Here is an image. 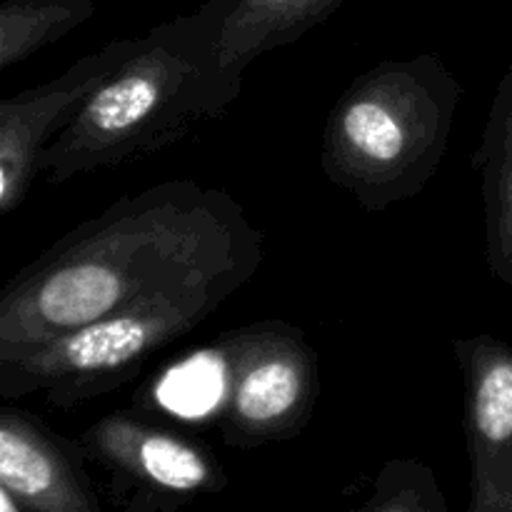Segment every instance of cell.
Here are the masks:
<instances>
[{
  "instance_id": "obj_3",
  "label": "cell",
  "mask_w": 512,
  "mask_h": 512,
  "mask_svg": "<svg viewBox=\"0 0 512 512\" xmlns=\"http://www.w3.org/2000/svg\"><path fill=\"white\" fill-rule=\"evenodd\" d=\"M463 85L438 53L390 58L338 95L320 135V168L368 213L428 188L448 155Z\"/></svg>"
},
{
  "instance_id": "obj_6",
  "label": "cell",
  "mask_w": 512,
  "mask_h": 512,
  "mask_svg": "<svg viewBox=\"0 0 512 512\" xmlns=\"http://www.w3.org/2000/svg\"><path fill=\"white\" fill-rule=\"evenodd\" d=\"M80 443L105 473L110 503L128 512H175L228 485L208 443L130 410L95 420Z\"/></svg>"
},
{
  "instance_id": "obj_7",
  "label": "cell",
  "mask_w": 512,
  "mask_h": 512,
  "mask_svg": "<svg viewBox=\"0 0 512 512\" xmlns=\"http://www.w3.org/2000/svg\"><path fill=\"white\" fill-rule=\"evenodd\" d=\"M135 38H115L35 88L0 100V215L25 203L48 145L73 123L90 95L128 58Z\"/></svg>"
},
{
  "instance_id": "obj_11",
  "label": "cell",
  "mask_w": 512,
  "mask_h": 512,
  "mask_svg": "<svg viewBox=\"0 0 512 512\" xmlns=\"http://www.w3.org/2000/svg\"><path fill=\"white\" fill-rule=\"evenodd\" d=\"M348 0H235L223 30V58L248 68L260 55L295 43Z\"/></svg>"
},
{
  "instance_id": "obj_5",
  "label": "cell",
  "mask_w": 512,
  "mask_h": 512,
  "mask_svg": "<svg viewBox=\"0 0 512 512\" xmlns=\"http://www.w3.org/2000/svg\"><path fill=\"white\" fill-rule=\"evenodd\" d=\"M220 375L215 418L235 450L293 440L320 398V358L303 328L260 320L228 330L205 348Z\"/></svg>"
},
{
  "instance_id": "obj_2",
  "label": "cell",
  "mask_w": 512,
  "mask_h": 512,
  "mask_svg": "<svg viewBox=\"0 0 512 512\" xmlns=\"http://www.w3.org/2000/svg\"><path fill=\"white\" fill-rule=\"evenodd\" d=\"M235 0H205L135 38L128 58L48 145L40 173L50 185L150 158L243 95V70L223 58Z\"/></svg>"
},
{
  "instance_id": "obj_8",
  "label": "cell",
  "mask_w": 512,
  "mask_h": 512,
  "mask_svg": "<svg viewBox=\"0 0 512 512\" xmlns=\"http://www.w3.org/2000/svg\"><path fill=\"white\" fill-rule=\"evenodd\" d=\"M465 390L468 512H512V345L490 333L453 340Z\"/></svg>"
},
{
  "instance_id": "obj_12",
  "label": "cell",
  "mask_w": 512,
  "mask_h": 512,
  "mask_svg": "<svg viewBox=\"0 0 512 512\" xmlns=\"http://www.w3.org/2000/svg\"><path fill=\"white\" fill-rule=\"evenodd\" d=\"M95 0H3L0 70L8 73L95 15Z\"/></svg>"
},
{
  "instance_id": "obj_4",
  "label": "cell",
  "mask_w": 512,
  "mask_h": 512,
  "mask_svg": "<svg viewBox=\"0 0 512 512\" xmlns=\"http://www.w3.org/2000/svg\"><path fill=\"white\" fill-rule=\"evenodd\" d=\"M230 295L223 288L173 295L53 338L0 348V395H43L53 408L70 410L113 393L155 353L203 325Z\"/></svg>"
},
{
  "instance_id": "obj_10",
  "label": "cell",
  "mask_w": 512,
  "mask_h": 512,
  "mask_svg": "<svg viewBox=\"0 0 512 512\" xmlns=\"http://www.w3.org/2000/svg\"><path fill=\"white\" fill-rule=\"evenodd\" d=\"M473 170L483 198L485 263L498 283L512 288V65L495 88Z\"/></svg>"
},
{
  "instance_id": "obj_13",
  "label": "cell",
  "mask_w": 512,
  "mask_h": 512,
  "mask_svg": "<svg viewBox=\"0 0 512 512\" xmlns=\"http://www.w3.org/2000/svg\"><path fill=\"white\" fill-rule=\"evenodd\" d=\"M363 512H448L433 468L415 458H393L380 468Z\"/></svg>"
},
{
  "instance_id": "obj_1",
  "label": "cell",
  "mask_w": 512,
  "mask_h": 512,
  "mask_svg": "<svg viewBox=\"0 0 512 512\" xmlns=\"http://www.w3.org/2000/svg\"><path fill=\"white\" fill-rule=\"evenodd\" d=\"M263 258V230L228 190L158 183L75 225L3 285L0 348L173 295L238 293Z\"/></svg>"
},
{
  "instance_id": "obj_9",
  "label": "cell",
  "mask_w": 512,
  "mask_h": 512,
  "mask_svg": "<svg viewBox=\"0 0 512 512\" xmlns=\"http://www.w3.org/2000/svg\"><path fill=\"white\" fill-rule=\"evenodd\" d=\"M88 453L23 408L0 410V495L3 510L98 512Z\"/></svg>"
}]
</instances>
